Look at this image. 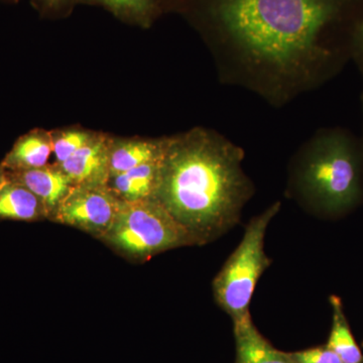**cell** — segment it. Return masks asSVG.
<instances>
[{"instance_id": "obj_14", "label": "cell", "mask_w": 363, "mask_h": 363, "mask_svg": "<svg viewBox=\"0 0 363 363\" xmlns=\"http://www.w3.org/2000/svg\"><path fill=\"white\" fill-rule=\"evenodd\" d=\"M330 303L333 318L327 347L333 350L344 363H363L362 351L353 337L340 298L333 296L330 298Z\"/></svg>"}, {"instance_id": "obj_19", "label": "cell", "mask_w": 363, "mask_h": 363, "mask_svg": "<svg viewBox=\"0 0 363 363\" xmlns=\"http://www.w3.org/2000/svg\"><path fill=\"white\" fill-rule=\"evenodd\" d=\"M39 1L45 7H55L64 4L66 0H39Z\"/></svg>"}, {"instance_id": "obj_11", "label": "cell", "mask_w": 363, "mask_h": 363, "mask_svg": "<svg viewBox=\"0 0 363 363\" xmlns=\"http://www.w3.org/2000/svg\"><path fill=\"white\" fill-rule=\"evenodd\" d=\"M52 154L51 131L35 128L18 138L0 164L11 172L42 168Z\"/></svg>"}, {"instance_id": "obj_15", "label": "cell", "mask_w": 363, "mask_h": 363, "mask_svg": "<svg viewBox=\"0 0 363 363\" xmlns=\"http://www.w3.org/2000/svg\"><path fill=\"white\" fill-rule=\"evenodd\" d=\"M95 133L83 128L52 130V155L56 164H63L86 145Z\"/></svg>"}, {"instance_id": "obj_5", "label": "cell", "mask_w": 363, "mask_h": 363, "mask_svg": "<svg viewBox=\"0 0 363 363\" xmlns=\"http://www.w3.org/2000/svg\"><path fill=\"white\" fill-rule=\"evenodd\" d=\"M101 240L138 259L195 242L156 199L123 202L111 229Z\"/></svg>"}, {"instance_id": "obj_10", "label": "cell", "mask_w": 363, "mask_h": 363, "mask_svg": "<svg viewBox=\"0 0 363 363\" xmlns=\"http://www.w3.org/2000/svg\"><path fill=\"white\" fill-rule=\"evenodd\" d=\"M235 363H293L288 352L278 350L253 324L252 316L233 322Z\"/></svg>"}, {"instance_id": "obj_4", "label": "cell", "mask_w": 363, "mask_h": 363, "mask_svg": "<svg viewBox=\"0 0 363 363\" xmlns=\"http://www.w3.org/2000/svg\"><path fill=\"white\" fill-rule=\"evenodd\" d=\"M281 208L277 202L248 223L240 245L213 281L214 297L233 322L250 316V305L260 277L271 266L264 252L267 226Z\"/></svg>"}, {"instance_id": "obj_12", "label": "cell", "mask_w": 363, "mask_h": 363, "mask_svg": "<svg viewBox=\"0 0 363 363\" xmlns=\"http://www.w3.org/2000/svg\"><path fill=\"white\" fill-rule=\"evenodd\" d=\"M161 162L162 160L149 162L118 175L109 177L107 185L123 202L155 199L159 185Z\"/></svg>"}, {"instance_id": "obj_3", "label": "cell", "mask_w": 363, "mask_h": 363, "mask_svg": "<svg viewBox=\"0 0 363 363\" xmlns=\"http://www.w3.org/2000/svg\"><path fill=\"white\" fill-rule=\"evenodd\" d=\"M306 199L330 213L354 206L362 196V152L343 130L322 133L310 143L297 175Z\"/></svg>"}, {"instance_id": "obj_16", "label": "cell", "mask_w": 363, "mask_h": 363, "mask_svg": "<svg viewBox=\"0 0 363 363\" xmlns=\"http://www.w3.org/2000/svg\"><path fill=\"white\" fill-rule=\"evenodd\" d=\"M98 4L108 9L118 18L135 21L149 23L155 9L154 0H95Z\"/></svg>"}, {"instance_id": "obj_13", "label": "cell", "mask_w": 363, "mask_h": 363, "mask_svg": "<svg viewBox=\"0 0 363 363\" xmlns=\"http://www.w3.org/2000/svg\"><path fill=\"white\" fill-rule=\"evenodd\" d=\"M48 217L44 203L25 186L7 179L0 187V219L30 222Z\"/></svg>"}, {"instance_id": "obj_18", "label": "cell", "mask_w": 363, "mask_h": 363, "mask_svg": "<svg viewBox=\"0 0 363 363\" xmlns=\"http://www.w3.org/2000/svg\"><path fill=\"white\" fill-rule=\"evenodd\" d=\"M353 56L363 69V21L358 26L354 38H353Z\"/></svg>"}, {"instance_id": "obj_8", "label": "cell", "mask_w": 363, "mask_h": 363, "mask_svg": "<svg viewBox=\"0 0 363 363\" xmlns=\"http://www.w3.org/2000/svg\"><path fill=\"white\" fill-rule=\"evenodd\" d=\"M6 172L7 179L25 186L44 203L48 219L73 186L69 177L56 164L26 171Z\"/></svg>"}, {"instance_id": "obj_17", "label": "cell", "mask_w": 363, "mask_h": 363, "mask_svg": "<svg viewBox=\"0 0 363 363\" xmlns=\"http://www.w3.org/2000/svg\"><path fill=\"white\" fill-rule=\"evenodd\" d=\"M293 363H344L341 358L325 346L289 353Z\"/></svg>"}, {"instance_id": "obj_2", "label": "cell", "mask_w": 363, "mask_h": 363, "mask_svg": "<svg viewBox=\"0 0 363 363\" xmlns=\"http://www.w3.org/2000/svg\"><path fill=\"white\" fill-rule=\"evenodd\" d=\"M347 0H221L224 28L242 56L281 77H298L333 57L320 35Z\"/></svg>"}, {"instance_id": "obj_21", "label": "cell", "mask_w": 363, "mask_h": 363, "mask_svg": "<svg viewBox=\"0 0 363 363\" xmlns=\"http://www.w3.org/2000/svg\"><path fill=\"white\" fill-rule=\"evenodd\" d=\"M9 1H16V0H9Z\"/></svg>"}, {"instance_id": "obj_1", "label": "cell", "mask_w": 363, "mask_h": 363, "mask_svg": "<svg viewBox=\"0 0 363 363\" xmlns=\"http://www.w3.org/2000/svg\"><path fill=\"white\" fill-rule=\"evenodd\" d=\"M243 150L204 128L169 138L155 199L192 236L207 242L228 231L252 194Z\"/></svg>"}, {"instance_id": "obj_6", "label": "cell", "mask_w": 363, "mask_h": 363, "mask_svg": "<svg viewBox=\"0 0 363 363\" xmlns=\"http://www.w3.org/2000/svg\"><path fill=\"white\" fill-rule=\"evenodd\" d=\"M123 203L108 185H73L50 219L102 238Z\"/></svg>"}, {"instance_id": "obj_20", "label": "cell", "mask_w": 363, "mask_h": 363, "mask_svg": "<svg viewBox=\"0 0 363 363\" xmlns=\"http://www.w3.org/2000/svg\"><path fill=\"white\" fill-rule=\"evenodd\" d=\"M7 181V172L6 169L4 168V167L0 164V187L4 185V183Z\"/></svg>"}, {"instance_id": "obj_9", "label": "cell", "mask_w": 363, "mask_h": 363, "mask_svg": "<svg viewBox=\"0 0 363 363\" xmlns=\"http://www.w3.org/2000/svg\"><path fill=\"white\" fill-rule=\"evenodd\" d=\"M168 140L169 138L160 140L112 138L109 177L118 175L142 164L160 161L166 152Z\"/></svg>"}, {"instance_id": "obj_7", "label": "cell", "mask_w": 363, "mask_h": 363, "mask_svg": "<svg viewBox=\"0 0 363 363\" xmlns=\"http://www.w3.org/2000/svg\"><path fill=\"white\" fill-rule=\"evenodd\" d=\"M111 143V136L95 133L89 142L58 166L73 185H107Z\"/></svg>"}]
</instances>
